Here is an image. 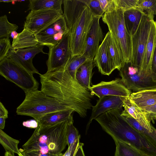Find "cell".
<instances>
[{
    "instance_id": "cell-20",
    "label": "cell",
    "mask_w": 156,
    "mask_h": 156,
    "mask_svg": "<svg viewBox=\"0 0 156 156\" xmlns=\"http://www.w3.org/2000/svg\"><path fill=\"white\" fill-rule=\"evenodd\" d=\"M74 112L72 109L50 112L41 117L36 120L38 125L47 126L68 121Z\"/></svg>"
},
{
    "instance_id": "cell-34",
    "label": "cell",
    "mask_w": 156,
    "mask_h": 156,
    "mask_svg": "<svg viewBox=\"0 0 156 156\" xmlns=\"http://www.w3.org/2000/svg\"><path fill=\"white\" fill-rule=\"evenodd\" d=\"M138 0H115L117 8L125 11L137 7Z\"/></svg>"
},
{
    "instance_id": "cell-27",
    "label": "cell",
    "mask_w": 156,
    "mask_h": 156,
    "mask_svg": "<svg viewBox=\"0 0 156 156\" xmlns=\"http://www.w3.org/2000/svg\"><path fill=\"white\" fill-rule=\"evenodd\" d=\"M89 58L84 54L71 56L65 67L70 75L76 79V75L77 69Z\"/></svg>"
},
{
    "instance_id": "cell-2",
    "label": "cell",
    "mask_w": 156,
    "mask_h": 156,
    "mask_svg": "<svg viewBox=\"0 0 156 156\" xmlns=\"http://www.w3.org/2000/svg\"><path fill=\"white\" fill-rule=\"evenodd\" d=\"M63 15L69 36L71 56L84 53L94 16L84 0H64Z\"/></svg>"
},
{
    "instance_id": "cell-30",
    "label": "cell",
    "mask_w": 156,
    "mask_h": 156,
    "mask_svg": "<svg viewBox=\"0 0 156 156\" xmlns=\"http://www.w3.org/2000/svg\"><path fill=\"white\" fill-rule=\"evenodd\" d=\"M136 8L145 15H156V0H138Z\"/></svg>"
},
{
    "instance_id": "cell-39",
    "label": "cell",
    "mask_w": 156,
    "mask_h": 156,
    "mask_svg": "<svg viewBox=\"0 0 156 156\" xmlns=\"http://www.w3.org/2000/svg\"><path fill=\"white\" fill-rule=\"evenodd\" d=\"M23 156H58V154H42L35 151H24L20 150Z\"/></svg>"
},
{
    "instance_id": "cell-29",
    "label": "cell",
    "mask_w": 156,
    "mask_h": 156,
    "mask_svg": "<svg viewBox=\"0 0 156 156\" xmlns=\"http://www.w3.org/2000/svg\"><path fill=\"white\" fill-rule=\"evenodd\" d=\"M18 28L16 24L9 22L6 15L0 17V39L9 38L10 34L13 31H16Z\"/></svg>"
},
{
    "instance_id": "cell-12",
    "label": "cell",
    "mask_w": 156,
    "mask_h": 156,
    "mask_svg": "<svg viewBox=\"0 0 156 156\" xmlns=\"http://www.w3.org/2000/svg\"><path fill=\"white\" fill-rule=\"evenodd\" d=\"M43 46L38 44L32 47L19 49H10L6 57L32 73L40 74L34 66L32 60L36 55L40 53H45L43 51Z\"/></svg>"
},
{
    "instance_id": "cell-5",
    "label": "cell",
    "mask_w": 156,
    "mask_h": 156,
    "mask_svg": "<svg viewBox=\"0 0 156 156\" xmlns=\"http://www.w3.org/2000/svg\"><path fill=\"white\" fill-rule=\"evenodd\" d=\"M123 13L121 9L117 8L105 13L102 18L103 22L107 25L110 35L119 47L125 62L130 61L132 43L131 36L125 26Z\"/></svg>"
},
{
    "instance_id": "cell-6",
    "label": "cell",
    "mask_w": 156,
    "mask_h": 156,
    "mask_svg": "<svg viewBox=\"0 0 156 156\" xmlns=\"http://www.w3.org/2000/svg\"><path fill=\"white\" fill-rule=\"evenodd\" d=\"M0 74L25 92L38 89L39 83L33 74L7 57L0 61Z\"/></svg>"
},
{
    "instance_id": "cell-13",
    "label": "cell",
    "mask_w": 156,
    "mask_h": 156,
    "mask_svg": "<svg viewBox=\"0 0 156 156\" xmlns=\"http://www.w3.org/2000/svg\"><path fill=\"white\" fill-rule=\"evenodd\" d=\"M90 90L93 96H96L99 98L107 95L127 97L131 94L119 78L109 81H101L93 85Z\"/></svg>"
},
{
    "instance_id": "cell-28",
    "label": "cell",
    "mask_w": 156,
    "mask_h": 156,
    "mask_svg": "<svg viewBox=\"0 0 156 156\" xmlns=\"http://www.w3.org/2000/svg\"><path fill=\"white\" fill-rule=\"evenodd\" d=\"M115 156H143L137 150L130 144L125 142L115 140Z\"/></svg>"
},
{
    "instance_id": "cell-43",
    "label": "cell",
    "mask_w": 156,
    "mask_h": 156,
    "mask_svg": "<svg viewBox=\"0 0 156 156\" xmlns=\"http://www.w3.org/2000/svg\"><path fill=\"white\" fill-rule=\"evenodd\" d=\"M19 33H18L16 31H13L10 34L9 37H11L14 39L16 38L17 37Z\"/></svg>"
},
{
    "instance_id": "cell-46",
    "label": "cell",
    "mask_w": 156,
    "mask_h": 156,
    "mask_svg": "<svg viewBox=\"0 0 156 156\" xmlns=\"http://www.w3.org/2000/svg\"><path fill=\"white\" fill-rule=\"evenodd\" d=\"M18 156H23V155L21 154H20L19 155H18Z\"/></svg>"
},
{
    "instance_id": "cell-25",
    "label": "cell",
    "mask_w": 156,
    "mask_h": 156,
    "mask_svg": "<svg viewBox=\"0 0 156 156\" xmlns=\"http://www.w3.org/2000/svg\"><path fill=\"white\" fill-rule=\"evenodd\" d=\"M108 49L110 58L114 68L115 69H117L119 71L125 62L119 47L111 35L108 42Z\"/></svg>"
},
{
    "instance_id": "cell-42",
    "label": "cell",
    "mask_w": 156,
    "mask_h": 156,
    "mask_svg": "<svg viewBox=\"0 0 156 156\" xmlns=\"http://www.w3.org/2000/svg\"><path fill=\"white\" fill-rule=\"evenodd\" d=\"M7 118L5 117H0V129H4L5 125V119Z\"/></svg>"
},
{
    "instance_id": "cell-35",
    "label": "cell",
    "mask_w": 156,
    "mask_h": 156,
    "mask_svg": "<svg viewBox=\"0 0 156 156\" xmlns=\"http://www.w3.org/2000/svg\"><path fill=\"white\" fill-rule=\"evenodd\" d=\"M11 46L9 38L0 39V61L6 57Z\"/></svg>"
},
{
    "instance_id": "cell-21",
    "label": "cell",
    "mask_w": 156,
    "mask_h": 156,
    "mask_svg": "<svg viewBox=\"0 0 156 156\" xmlns=\"http://www.w3.org/2000/svg\"><path fill=\"white\" fill-rule=\"evenodd\" d=\"M39 44L34 34L26 28L13 40L10 49L16 50L36 46Z\"/></svg>"
},
{
    "instance_id": "cell-11",
    "label": "cell",
    "mask_w": 156,
    "mask_h": 156,
    "mask_svg": "<svg viewBox=\"0 0 156 156\" xmlns=\"http://www.w3.org/2000/svg\"><path fill=\"white\" fill-rule=\"evenodd\" d=\"M53 10L31 11L26 16L24 28L36 34L63 15Z\"/></svg>"
},
{
    "instance_id": "cell-41",
    "label": "cell",
    "mask_w": 156,
    "mask_h": 156,
    "mask_svg": "<svg viewBox=\"0 0 156 156\" xmlns=\"http://www.w3.org/2000/svg\"><path fill=\"white\" fill-rule=\"evenodd\" d=\"M8 111L6 109L2 103L0 102V117H5L8 118Z\"/></svg>"
},
{
    "instance_id": "cell-3",
    "label": "cell",
    "mask_w": 156,
    "mask_h": 156,
    "mask_svg": "<svg viewBox=\"0 0 156 156\" xmlns=\"http://www.w3.org/2000/svg\"><path fill=\"white\" fill-rule=\"evenodd\" d=\"M68 121L53 125H38L23 145L24 151H35L42 154H59L67 145Z\"/></svg>"
},
{
    "instance_id": "cell-9",
    "label": "cell",
    "mask_w": 156,
    "mask_h": 156,
    "mask_svg": "<svg viewBox=\"0 0 156 156\" xmlns=\"http://www.w3.org/2000/svg\"><path fill=\"white\" fill-rule=\"evenodd\" d=\"M69 36L68 33L64 35L56 44L48 47L49 51L46 62L47 72L65 67L71 57Z\"/></svg>"
},
{
    "instance_id": "cell-8",
    "label": "cell",
    "mask_w": 156,
    "mask_h": 156,
    "mask_svg": "<svg viewBox=\"0 0 156 156\" xmlns=\"http://www.w3.org/2000/svg\"><path fill=\"white\" fill-rule=\"evenodd\" d=\"M119 71L123 83L131 91L156 88V82L143 74L140 68L130 62H125Z\"/></svg>"
},
{
    "instance_id": "cell-31",
    "label": "cell",
    "mask_w": 156,
    "mask_h": 156,
    "mask_svg": "<svg viewBox=\"0 0 156 156\" xmlns=\"http://www.w3.org/2000/svg\"><path fill=\"white\" fill-rule=\"evenodd\" d=\"M73 115L68 121L66 130V136L68 146L73 144L76 141L80 140V136L77 129L73 125Z\"/></svg>"
},
{
    "instance_id": "cell-24",
    "label": "cell",
    "mask_w": 156,
    "mask_h": 156,
    "mask_svg": "<svg viewBox=\"0 0 156 156\" xmlns=\"http://www.w3.org/2000/svg\"><path fill=\"white\" fill-rule=\"evenodd\" d=\"M29 2L28 10L31 11L51 9L63 13L62 0H30Z\"/></svg>"
},
{
    "instance_id": "cell-1",
    "label": "cell",
    "mask_w": 156,
    "mask_h": 156,
    "mask_svg": "<svg viewBox=\"0 0 156 156\" xmlns=\"http://www.w3.org/2000/svg\"><path fill=\"white\" fill-rule=\"evenodd\" d=\"M41 90L48 95L72 106L83 118L92 106L93 95L80 85L65 67L40 75Z\"/></svg>"
},
{
    "instance_id": "cell-4",
    "label": "cell",
    "mask_w": 156,
    "mask_h": 156,
    "mask_svg": "<svg viewBox=\"0 0 156 156\" xmlns=\"http://www.w3.org/2000/svg\"><path fill=\"white\" fill-rule=\"evenodd\" d=\"M25 95L24 100L16 108L17 115L31 116L37 120L50 112L69 109L74 111L70 105L48 95L41 90L29 91L25 93Z\"/></svg>"
},
{
    "instance_id": "cell-14",
    "label": "cell",
    "mask_w": 156,
    "mask_h": 156,
    "mask_svg": "<svg viewBox=\"0 0 156 156\" xmlns=\"http://www.w3.org/2000/svg\"><path fill=\"white\" fill-rule=\"evenodd\" d=\"M108 31L100 44L93 59V62L102 74L109 76L115 69L109 54L108 44L110 37Z\"/></svg>"
},
{
    "instance_id": "cell-26",
    "label": "cell",
    "mask_w": 156,
    "mask_h": 156,
    "mask_svg": "<svg viewBox=\"0 0 156 156\" xmlns=\"http://www.w3.org/2000/svg\"><path fill=\"white\" fill-rule=\"evenodd\" d=\"M20 143L19 140L10 137L2 130L0 129V143L2 145L5 152H8L18 155L21 154L18 148V144Z\"/></svg>"
},
{
    "instance_id": "cell-19",
    "label": "cell",
    "mask_w": 156,
    "mask_h": 156,
    "mask_svg": "<svg viewBox=\"0 0 156 156\" xmlns=\"http://www.w3.org/2000/svg\"><path fill=\"white\" fill-rule=\"evenodd\" d=\"M130 98L140 108L151 105L156 104V88L133 92L131 94Z\"/></svg>"
},
{
    "instance_id": "cell-16",
    "label": "cell",
    "mask_w": 156,
    "mask_h": 156,
    "mask_svg": "<svg viewBox=\"0 0 156 156\" xmlns=\"http://www.w3.org/2000/svg\"><path fill=\"white\" fill-rule=\"evenodd\" d=\"M100 18L94 16L92 24L87 36L86 49L83 54L89 58L94 59L100 43L103 40L102 31L99 23Z\"/></svg>"
},
{
    "instance_id": "cell-22",
    "label": "cell",
    "mask_w": 156,
    "mask_h": 156,
    "mask_svg": "<svg viewBox=\"0 0 156 156\" xmlns=\"http://www.w3.org/2000/svg\"><path fill=\"white\" fill-rule=\"evenodd\" d=\"M146 15L137 8L124 11V19L126 30L131 36L136 31L143 16Z\"/></svg>"
},
{
    "instance_id": "cell-36",
    "label": "cell",
    "mask_w": 156,
    "mask_h": 156,
    "mask_svg": "<svg viewBox=\"0 0 156 156\" xmlns=\"http://www.w3.org/2000/svg\"><path fill=\"white\" fill-rule=\"evenodd\" d=\"M101 8L104 13L111 12L116 9L115 0H99Z\"/></svg>"
},
{
    "instance_id": "cell-37",
    "label": "cell",
    "mask_w": 156,
    "mask_h": 156,
    "mask_svg": "<svg viewBox=\"0 0 156 156\" xmlns=\"http://www.w3.org/2000/svg\"><path fill=\"white\" fill-rule=\"evenodd\" d=\"M141 109L147 114L153 122L154 120H156V104Z\"/></svg>"
},
{
    "instance_id": "cell-17",
    "label": "cell",
    "mask_w": 156,
    "mask_h": 156,
    "mask_svg": "<svg viewBox=\"0 0 156 156\" xmlns=\"http://www.w3.org/2000/svg\"><path fill=\"white\" fill-rule=\"evenodd\" d=\"M156 46V22L154 19L152 21L149 37L140 68V70L143 74L151 78V66Z\"/></svg>"
},
{
    "instance_id": "cell-18",
    "label": "cell",
    "mask_w": 156,
    "mask_h": 156,
    "mask_svg": "<svg viewBox=\"0 0 156 156\" xmlns=\"http://www.w3.org/2000/svg\"><path fill=\"white\" fill-rule=\"evenodd\" d=\"M123 107L124 110L147 131L153 132L156 129L152 125L151 120L148 115L132 101L130 96L125 98Z\"/></svg>"
},
{
    "instance_id": "cell-7",
    "label": "cell",
    "mask_w": 156,
    "mask_h": 156,
    "mask_svg": "<svg viewBox=\"0 0 156 156\" xmlns=\"http://www.w3.org/2000/svg\"><path fill=\"white\" fill-rule=\"evenodd\" d=\"M154 17L153 15L143 16L136 31L131 36L132 54L129 62L140 70Z\"/></svg>"
},
{
    "instance_id": "cell-32",
    "label": "cell",
    "mask_w": 156,
    "mask_h": 156,
    "mask_svg": "<svg viewBox=\"0 0 156 156\" xmlns=\"http://www.w3.org/2000/svg\"><path fill=\"white\" fill-rule=\"evenodd\" d=\"M83 144L80 142V140L76 141L68 147L63 156H85L83 149Z\"/></svg>"
},
{
    "instance_id": "cell-33",
    "label": "cell",
    "mask_w": 156,
    "mask_h": 156,
    "mask_svg": "<svg viewBox=\"0 0 156 156\" xmlns=\"http://www.w3.org/2000/svg\"><path fill=\"white\" fill-rule=\"evenodd\" d=\"M89 7L94 16L102 17L104 13L101 9L99 0H84Z\"/></svg>"
},
{
    "instance_id": "cell-40",
    "label": "cell",
    "mask_w": 156,
    "mask_h": 156,
    "mask_svg": "<svg viewBox=\"0 0 156 156\" xmlns=\"http://www.w3.org/2000/svg\"><path fill=\"white\" fill-rule=\"evenodd\" d=\"M23 126L30 128H37L38 126L37 121L34 119H31L23 121Z\"/></svg>"
},
{
    "instance_id": "cell-44",
    "label": "cell",
    "mask_w": 156,
    "mask_h": 156,
    "mask_svg": "<svg viewBox=\"0 0 156 156\" xmlns=\"http://www.w3.org/2000/svg\"><path fill=\"white\" fill-rule=\"evenodd\" d=\"M4 156H15L14 154H12L8 152H5Z\"/></svg>"
},
{
    "instance_id": "cell-45",
    "label": "cell",
    "mask_w": 156,
    "mask_h": 156,
    "mask_svg": "<svg viewBox=\"0 0 156 156\" xmlns=\"http://www.w3.org/2000/svg\"><path fill=\"white\" fill-rule=\"evenodd\" d=\"M14 1L11 0H0V2H12Z\"/></svg>"
},
{
    "instance_id": "cell-15",
    "label": "cell",
    "mask_w": 156,
    "mask_h": 156,
    "mask_svg": "<svg viewBox=\"0 0 156 156\" xmlns=\"http://www.w3.org/2000/svg\"><path fill=\"white\" fill-rule=\"evenodd\" d=\"M125 98L107 95L99 98L96 105L92 107L91 114L87 125L86 131L92 121L102 114L112 109L121 110L123 107V101Z\"/></svg>"
},
{
    "instance_id": "cell-23",
    "label": "cell",
    "mask_w": 156,
    "mask_h": 156,
    "mask_svg": "<svg viewBox=\"0 0 156 156\" xmlns=\"http://www.w3.org/2000/svg\"><path fill=\"white\" fill-rule=\"evenodd\" d=\"M93 59L89 58L77 69L76 78L82 86L90 90L93 68Z\"/></svg>"
},
{
    "instance_id": "cell-38",
    "label": "cell",
    "mask_w": 156,
    "mask_h": 156,
    "mask_svg": "<svg viewBox=\"0 0 156 156\" xmlns=\"http://www.w3.org/2000/svg\"><path fill=\"white\" fill-rule=\"evenodd\" d=\"M151 71V78L154 81L156 82V46L153 55Z\"/></svg>"
},
{
    "instance_id": "cell-10",
    "label": "cell",
    "mask_w": 156,
    "mask_h": 156,
    "mask_svg": "<svg viewBox=\"0 0 156 156\" xmlns=\"http://www.w3.org/2000/svg\"><path fill=\"white\" fill-rule=\"evenodd\" d=\"M68 32L63 15L35 35L39 44L48 47L58 44Z\"/></svg>"
}]
</instances>
